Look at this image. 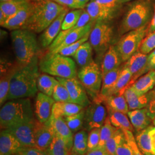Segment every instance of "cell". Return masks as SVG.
Here are the masks:
<instances>
[{
  "label": "cell",
  "instance_id": "ab89813d",
  "mask_svg": "<svg viewBox=\"0 0 155 155\" xmlns=\"http://www.w3.org/2000/svg\"><path fill=\"white\" fill-rule=\"evenodd\" d=\"M125 137V134L121 129L117 128L115 132L106 143L105 149L109 155H115L117 148Z\"/></svg>",
  "mask_w": 155,
  "mask_h": 155
},
{
  "label": "cell",
  "instance_id": "db71d44e",
  "mask_svg": "<svg viewBox=\"0 0 155 155\" xmlns=\"http://www.w3.org/2000/svg\"><path fill=\"white\" fill-rule=\"evenodd\" d=\"M152 91L153 92V98L149 105L147 107V109L148 111V115L150 118L153 120L155 118V86Z\"/></svg>",
  "mask_w": 155,
  "mask_h": 155
},
{
  "label": "cell",
  "instance_id": "e7e4bbea",
  "mask_svg": "<svg viewBox=\"0 0 155 155\" xmlns=\"http://www.w3.org/2000/svg\"><path fill=\"white\" fill-rule=\"evenodd\" d=\"M21 155V154H20V153L19 152V153H16V154H15V155Z\"/></svg>",
  "mask_w": 155,
  "mask_h": 155
},
{
  "label": "cell",
  "instance_id": "74e56055",
  "mask_svg": "<svg viewBox=\"0 0 155 155\" xmlns=\"http://www.w3.org/2000/svg\"><path fill=\"white\" fill-rule=\"evenodd\" d=\"M30 1H31L29 0H27L21 1L0 2V9L5 13L8 18L20 11Z\"/></svg>",
  "mask_w": 155,
  "mask_h": 155
},
{
  "label": "cell",
  "instance_id": "484cf974",
  "mask_svg": "<svg viewBox=\"0 0 155 155\" xmlns=\"http://www.w3.org/2000/svg\"><path fill=\"white\" fill-rule=\"evenodd\" d=\"M18 66V64L17 63L16 66L10 67L9 68L5 69V71H2V70H1L0 105L1 106L7 101V98L9 91L12 79L16 71Z\"/></svg>",
  "mask_w": 155,
  "mask_h": 155
},
{
  "label": "cell",
  "instance_id": "f5cc1de1",
  "mask_svg": "<svg viewBox=\"0 0 155 155\" xmlns=\"http://www.w3.org/2000/svg\"><path fill=\"white\" fill-rule=\"evenodd\" d=\"M61 5L72 9H81L76 0H52Z\"/></svg>",
  "mask_w": 155,
  "mask_h": 155
},
{
  "label": "cell",
  "instance_id": "7a4b0ae2",
  "mask_svg": "<svg viewBox=\"0 0 155 155\" xmlns=\"http://www.w3.org/2000/svg\"><path fill=\"white\" fill-rule=\"evenodd\" d=\"M31 2L33 8L32 14L22 29L36 33L44 31L62 12L68 8L52 0H39Z\"/></svg>",
  "mask_w": 155,
  "mask_h": 155
},
{
  "label": "cell",
  "instance_id": "f907efd6",
  "mask_svg": "<svg viewBox=\"0 0 155 155\" xmlns=\"http://www.w3.org/2000/svg\"><path fill=\"white\" fill-rule=\"evenodd\" d=\"M151 70H155V49L150 53L149 55H148L147 64L143 71L141 72V76Z\"/></svg>",
  "mask_w": 155,
  "mask_h": 155
},
{
  "label": "cell",
  "instance_id": "8fae6325",
  "mask_svg": "<svg viewBox=\"0 0 155 155\" xmlns=\"http://www.w3.org/2000/svg\"><path fill=\"white\" fill-rule=\"evenodd\" d=\"M56 79L66 87L72 103L82 106L84 108L91 103L86 90L77 78L56 77Z\"/></svg>",
  "mask_w": 155,
  "mask_h": 155
},
{
  "label": "cell",
  "instance_id": "816d5d0a",
  "mask_svg": "<svg viewBox=\"0 0 155 155\" xmlns=\"http://www.w3.org/2000/svg\"><path fill=\"white\" fill-rule=\"evenodd\" d=\"M20 153L21 155H48L45 150L36 147L24 148Z\"/></svg>",
  "mask_w": 155,
  "mask_h": 155
},
{
  "label": "cell",
  "instance_id": "7402d4cb",
  "mask_svg": "<svg viewBox=\"0 0 155 155\" xmlns=\"http://www.w3.org/2000/svg\"><path fill=\"white\" fill-rule=\"evenodd\" d=\"M122 62V59L116 46L111 45L104 54L101 63V69L102 75L120 67Z\"/></svg>",
  "mask_w": 155,
  "mask_h": 155
},
{
  "label": "cell",
  "instance_id": "6125c7cd",
  "mask_svg": "<svg viewBox=\"0 0 155 155\" xmlns=\"http://www.w3.org/2000/svg\"><path fill=\"white\" fill-rule=\"evenodd\" d=\"M70 155H76V154H75V153H73V152H71V153H70Z\"/></svg>",
  "mask_w": 155,
  "mask_h": 155
},
{
  "label": "cell",
  "instance_id": "44dd1931",
  "mask_svg": "<svg viewBox=\"0 0 155 155\" xmlns=\"http://www.w3.org/2000/svg\"><path fill=\"white\" fill-rule=\"evenodd\" d=\"M147 54H144L138 51L133 54L123 66L124 67L128 68L133 75L132 85L137 78L141 77V72L143 71L147 64Z\"/></svg>",
  "mask_w": 155,
  "mask_h": 155
},
{
  "label": "cell",
  "instance_id": "277c9868",
  "mask_svg": "<svg viewBox=\"0 0 155 155\" xmlns=\"http://www.w3.org/2000/svg\"><path fill=\"white\" fill-rule=\"evenodd\" d=\"M35 33L25 29L12 31L11 38L17 63L24 66L38 56L39 47Z\"/></svg>",
  "mask_w": 155,
  "mask_h": 155
},
{
  "label": "cell",
  "instance_id": "bcb514c9",
  "mask_svg": "<svg viewBox=\"0 0 155 155\" xmlns=\"http://www.w3.org/2000/svg\"><path fill=\"white\" fill-rule=\"evenodd\" d=\"M122 130L125 134V136L127 141V143L131 149L132 155H144L139 148L136 139L133 135V132L127 129H122Z\"/></svg>",
  "mask_w": 155,
  "mask_h": 155
},
{
  "label": "cell",
  "instance_id": "6da1fadb",
  "mask_svg": "<svg viewBox=\"0 0 155 155\" xmlns=\"http://www.w3.org/2000/svg\"><path fill=\"white\" fill-rule=\"evenodd\" d=\"M36 56L28 64L18 66L12 78L7 101L33 97L38 93L39 62Z\"/></svg>",
  "mask_w": 155,
  "mask_h": 155
},
{
  "label": "cell",
  "instance_id": "9c48e42d",
  "mask_svg": "<svg viewBox=\"0 0 155 155\" xmlns=\"http://www.w3.org/2000/svg\"><path fill=\"white\" fill-rule=\"evenodd\" d=\"M113 30L107 21L95 22L89 36V42L98 56L104 55L110 46Z\"/></svg>",
  "mask_w": 155,
  "mask_h": 155
},
{
  "label": "cell",
  "instance_id": "5bb4252c",
  "mask_svg": "<svg viewBox=\"0 0 155 155\" xmlns=\"http://www.w3.org/2000/svg\"><path fill=\"white\" fill-rule=\"evenodd\" d=\"M55 102L52 97L41 92L38 93L35 100V108L36 119L42 123L47 122L51 116L52 107Z\"/></svg>",
  "mask_w": 155,
  "mask_h": 155
},
{
  "label": "cell",
  "instance_id": "ba28073f",
  "mask_svg": "<svg viewBox=\"0 0 155 155\" xmlns=\"http://www.w3.org/2000/svg\"><path fill=\"white\" fill-rule=\"evenodd\" d=\"M148 28L149 25H146L122 35L116 45L122 62L127 61L139 51L143 40L148 33Z\"/></svg>",
  "mask_w": 155,
  "mask_h": 155
},
{
  "label": "cell",
  "instance_id": "836d02e7",
  "mask_svg": "<svg viewBox=\"0 0 155 155\" xmlns=\"http://www.w3.org/2000/svg\"><path fill=\"white\" fill-rule=\"evenodd\" d=\"M107 111L109 120L114 127L121 129H127L133 132L134 128L130 121L129 117L127 116V114L110 109H107Z\"/></svg>",
  "mask_w": 155,
  "mask_h": 155
},
{
  "label": "cell",
  "instance_id": "9a60e30c",
  "mask_svg": "<svg viewBox=\"0 0 155 155\" xmlns=\"http://www.w3.org/2000/svg\"><path fill=\"white\" fill-rule=\"evenodd\" d=\"M139 148L144 155H155V127L149 126L136 136Z\"/></svg>",
  "mask_w": 155,
  "mask_h": 155
},
{
  "label": "cell",
  "instance_id": "11a10c76",
  "mask_svg": "<svg viewBox=\"0 0 155 155\" xmlns=\"http://www.w3.org/2000/svg\"><path fill=\"white\" fill-rule=\"evenodd\" d=\"M85 155H109L105 148H100L99 147L93 150L88 151Z\"/></svg>",
  "mask_w": 155,
  "mask_h": 155
},
{
  "label": "cell",
  "instance_id": "c3c4849f",
  "mask_svg": "<svg viewBox=\"0 0 155 155\" xmlns=\"http://www.w3.org/2000/svg\"><path fill=\"white\" fill-rule=\"evenodd\" d=\"M96 2L103 6L106 9L116 13L120 8L122 3L119 0H94Z\"/></svg>",
  "mask_w": 155,
  "mask_h": 155
},
{
  "label": "cell",
  "instance_id": "b9f144b4",
  "mask_svg": "<svg viewBox=\"0 0 155 155\" xmlns=\"http://www.w3.org/2000/svg\"><path fill=\"white\" fill-rule=\"evenodd\" d=\"M83 11V9H77L68 12L62 23L61 30H67L74 27L78 21Z\"/></svg>",
  "mask_w": 155,
  "mask_h": 155
},
{
  "label": "cell",
  "instance_id": "680465c9",
  "mask_svg": "<svg viewBox=\"0 0 155 155\" xmlns=\"http://www.w3.org/2000/svg\"><path fill=\"white\" fill-rule=\"evenodd\" d=\"M77 1L78 5L81 7V9H84L85 6L89 2L90 0H76Z\"/></svg>",
  "mask_w": 155,
  "mask_h": 155
},
{
  "label": "cell",
  "instance_id": "3957f363",
  "mask_svg": "<svg viewBox=\"0 0 155 155\" xmlns=\"http://www.w3.org/2000/svg\"><path fill=\"white\" fill-rule=\"evenodd\" d=\"M33 111L29 98L9 100L1 107L0 110L1 129L34 120Z\"/></svg>",
  "mask_w": 155,
  "mask_h": 155
},
{
  "label": "cell",
  "instance_id": "03108f58",
  "mask_svg": "<svg viewBox=\"0 0 155 155\" xmlns=\"http://www.w3.org/2000/svg\"><path fill=\"white\" fill-rule=\"evenodd\" d=\"M31 1H39V0H29Z\"/></svg>",
  "mask_w": 155,
  "mask_h": 155
},
{
  "label": "cell",
  "instance_id": "ffe728a7",
  "mask_svg": "<svg viewBox=\"0 0 155 155\" xmlns=\"http://www.w3.org/2000/svg\"><path fill=\"white\" fill-rule=\"evenodd\" d=\"M32 9V2L30 1L20 11L9 17L1 27L12 31L22 29L31 16Z\"/></svg>",
  "mask_w": 155,
  "mask_h": 155
},
{
  "label": "cell",
  "instance_id": "603a6c76",
  "mask_svg": "<svg viewBox=\"0 0 155 155\" xmlns=\"http://www.w3.org/2000/svg\"><path fill=\"white\" fill-rule=\"evenodd\" d=\"M84 8L91 17L92 21L95 22L97 21H107L113 18L115 15L114 13L98 4L94 0H90Z\"/></svg>",
  "mask_w": 155,
  "mask_h": 155
},
{
  "label": "cell",
  "instance_id": "7dc6e473",
  "mask_svg": "<svg viewBox=\"0 0 155 155\" xmlns=\"http://www.w3.org/2000/svg\"><path fill=\"white\" fill-rule=\"evenodd\" d=\"M101 128H95L89 132L87 152L98 147L100 141Z\"/></svg>",
  "mask_w": 155,
  "mask_h": 155
},
{
  "label": "cell",
  "instance_id": "83f0119b",
  "mask_svg": "<svg viewBox=\"0 0 155 155\" xmlns=\"http://www.w3.org/2000/svg\"><path fill=\"white\" fill-rule=\"evenodd\" d=\"M95 22V21H92L83 27L78 28L77 29L72 31L71 32L68 33L64 38L61 44L59 45L57 48H56L54 51L50 52L56 54L58 51L61 50V48L66 47L69 45H71L72 43L77 41L79 40L82 39L86 34L91 32Z\"/></svg>",
  "mask_w": 155,
  "mask_h": 155
},
{
  "label": "cell",
  "instance_id": "f1b7e54d",
  "mask_svg": "<svg viewBox=\"0 0 155 155\" xmlns=\"http://www.w3.org/2000/svg\"><path fill=\"white\" fill-rule=\"evenodd\" d=\"M138 94H146L155 87V70H151L139 78L131 86Z\"/></svg>",
  "mask_w": 155,
  "mask_h": 155
},
{
  "label": "cell",
  "instance_id": "cb8c5ba5",
  "mask_svg": "<svg viewBox=\"0 0 155 155\" xmlns=\"http://www.w3.org/2000/svg\"><path fill=\"white\" fill-rule=\"evenodd\" d=\"M127 115L132 125L137 132L150 126L151 118L148 115L147 107L129 111Z\"/></svg>",
  "mask_w": 155,
  "mask_h": 155
},
{
  "label": "cell",
  "instance_id": "f35d334b",
  "mask_svg": "<svg viewBox=\"0 0 155 155\" xmlns=\"http://www.w3.org/2000/svg\"><path fill=\"white\" fill-rule=\"evenodd\" d=\"M117 129L114 127L110 122L109 117H107L102 127H101L100 141L98 147L100 148H105L106 144L110 139L113 133Z\"/></svg>",
  "mask_w": 155,
  "mask_h": 155
},
{
  "label": "cell",
  "instance_id": "8d00e7d4",
  "mask_svg": "<svg viewBox=\"0 0 155 155\" xmlns=\"http://www.w3.org/2000/svg\"><path fill=\"white\" fill-rule=\"evenodd\" d=\"M45 151L48 155H70L71 152V150L67 148L65 142L56 134H55L49 147Z\"/></svg>",
  "mask_w": 155,
  "mask_h": 155
},
{
  "label": "cell",
  "instance_id": "9f6ffc18",
  "mask_svg": "<svg viewBox=\"0 0 155 155\" xmlns=\"http://www.w3.org/2000/svg\"><path fill=\"white\" fill-rule=\"evenodd\" d=\"M154 31H155V9L154 15L153 16V17L152 18V20H151L150 24L149 25L148 33H151V32H153Z\"/></svg>",
  "mask_w": 155,
  "mask_h": 155
},
{
  "label": "cell",
  "instance_id": "e575fe53",
  "mask_svg": "<svg viewBox=\"0 0 155 155\" xmlns=\"http://www.w3.org/2000/svg\"><path fill=\"white\" fill-rule=\"evenodd\" d=\"M56 78L46 74H40L37 81V86L40 92L52 97L56 85L58 83Z\"/></svg>",
  "mask_w": 155,
  "mask_h": 155
},
{
  "label": "cell",
  "instance_id": "681fc988",
  "mask_svg": "<svg viewBox=\"0 0 155 155\" xmlns=\"http://www.w3.org/2000/svg\"><path fill=\"white\" fill-rule=\"evenodd\" d=\"M115 155H132V150L127 143L125 136L118 146Z\"/></svg>",
  "mask_w": 155,
  "mask_h": 155
},
{
  "label": "cell",
  "instance_id": "4316f807",
  "mask_svg": "<svg viewBox=\"0 0 155 155\" xmlns=\"http://www.w3.org/2000/svg\"><path fill=\"white\" fill-rule=\"evenodd\" d=\"M84 109L83 106L72 102H57L54 104L51 116L66 117L76 114Z\"/></svg>",
  "mask_w": 155,
  "mask_h": 155
},
{
  "label": "cell",
  "instance_id": "be15d7a7",
  "mask_svg": "<svg viewBox=\"0 0 155 155\" xmlns=\"http://www.w3.org/2000/svg\"><path fill=\"white\" fill-rule=\"evenodd\" d=\"M153 124L155 125V118L153 120Z\"/></svg>",
  "mask_w": 155,
  "mask_h": 155
},
{
  "label": "cell",
  "instance_id": "30bf717a",
  "mask_svg": "<svg viewBox=\"0 0 155 155\" xmlns=\"http://www.w3.org/2000/svg\"><path fill=\"white\" fill-rule=\"evenodd\" d=\"M107 118V110L102 102L93 101L84 112L83 127L87 132L95 128H101Z\"/></svg>",
  "mask_w": 155,
  "mask_h": 155
},
{
  "label": "cell",
  "instance_id": "7c38bea8",
  "mask_svg": "<svg viewBox=\"0 0 155 155\" xmlns=\"http://www.w3.org/2000/svg\"><path fill=\"white\" fill-rule=\"evenodd\" d=\"M35 120L12 126L5 130L12 134L25 148L36 147Z\"/></svg>",
  "mask_w": 155,
  "mask_h": 155
},
{
  "label": "cell",
  "instance_id": "d6986e66",
  "mask_svg": "<svg viewBox=\"0 0 155 155\" xmlns=\"http://www.w3.org/2000/svg\"><path fill=\"white\" fill-rule=\"evenodd\" d=\"M24 148L12 134L5 129L1 130L0 155H15Z\"/></svg>",
  "mask_w": 155,
  "mask_h": 155
},
{
  "label": "cell",
  "instance_id": "7bdbcfd3",
  "mask_svg": "<svg viewBox=\"0 0 155 155\" xmlns=\"http://www.w3.org/2000/svg\"><path fill=\"white\" fill-rule=\"evenodd\" d=\"M52 97L56 102H72L66 87L59 82L56 85Z\"/></svg>",
  "mask_w": 155,
  "mask_h": 155
},
{
  "label": "cell",
  "instance_id": "60d3db41",
  "mask_svg": "<svg viewBox=\"0 0 155 155\" xmlns=\"http://www.w3.org/2000/svg\"><path fill=\"white\" fill-rule=\"evenodd\" d=\"M84 112L85 110L78 113L76 114L71 116L63 117L66 122L67 125L71 130L73 133L78 132L84 126Z\"/></svg>",
  "mask_w": 155,
  "mask_h": 155
},
{
  "label": "cell",
  "instance_id": "ac0fdd59",
  "mask_svg": "<svg viewBox=\"0 0 155 155\" xmlns=\"http://www.w3.org/2000/svg\"><path fill=\"white\" fill-rule=\"evenodd\" d=\"M124 95L127 102L129 110H133L147 107L153 98V92L151 90L146 94L140 95L130 86L125 91Z\"/></svg>",
  "mask_w": 155,
  "mask_h": 155
},
{
  "label": "cell",
  "instance_id": "52a82bcc",
  "mask_svg": "<svg viewBox=\"0 0 155 155\" xmlns=\"http://www.w3.org/2000/svg\"><path fill=\"white\" fill-rule=\"evenodd\" d=\"M78 78L93 101H97L100 97L103 75L101 69L93 61L89 65L81 67Z\"/></svg>",
  "mask_w": 155,
  "mask_h": 155
},
{
  "label": "cell",
  "instance_id": "94428289",
  "mask_svg": "<svg viewBox=\"0 0 155 155\" xmlns=\"http://www.w3.org/2000/svg\"><path fill=\"white\" fill-rule=\"evenodd\" d=\"M120 1V2L121 3H124V2H129L130 1H133V0H119Z\"/></svg>",
  "mask_w": 155,
  "mask_h": 155
},
{
  "label": "cell",
  "instance_id": "d590c367",
  "mask_svg": "<svg viewBox=\"0 0 155 155\" xmlns=\"http://www.w3.org/2000/svg\"><path fill=\"white\" fill-rule=\"evenodd\" d=\"M87 130H82L75 134L71 152L77 155H85L87 152L89 134Z\"/></svg>",
  "mask_w": 155,
  "mask_h": 155
},
{
  "label": "cell",
  "instance_id": "e0dca14e",
  "mask_svg": "<svg viewBox=\"0 0 155 155\" xmlns=\"http://www.w3.org/2000/svg\"><path fill=\"white\" fill-rule=\"evenodd\" d=\"M69 8H67L56 18L54 21L44 31L40 38V41L43 48L49 47L60 33L64 18Z\"/></svg>",
  "mask_w": 155,
  "mask_h": 155
},
{
  "label": "cell",
  "instance_id": "2e32d148",
  "mask_svg": "<svg viewBox=\"0 0 155 155\" xmlns=\"http://www.w3.org/2000/svg\"><path fill=\"white\" fill-rule=\"evenodd\" d=\"M46 124L53 128L55 134L61 138L66 144L67 148L71 150L74 143V133L67 125L63 117H50Z\"/></svg>",
  "mask_w": 155,
  "mask_h": 155
},
{
  "label": "cell",
  "instance_id": "1f68e13d",
  "mask_svg": "<svg viewBox=\"0 0 155 155\" xmlns=\"http://www.w3.org/2000/svg\"><path fill=\"white\" fill-rule=\"evenodd\" d=\"M103 103L105 104L107 109L121 112L124 114H127L129 111L128 105L124 94L108 96L104 99Z\"/></svg>",
  "mask_w": 155,
  "mask_h": 155
},
{
  "label": "cell",
  "instance_id": "4fadbf2b",
  "mask_svg": "<svg viewBox=\"0 0 155 155\" xmlns=\"http://www.w3.org/2000/svg\"><path fill=\"white\" fill-rule=\"evenodd\" d=\"M55 132L50 125L35 120V140L36 147L46 150L55 136Z\"/></svg>",
  "mask_w": 155,
  "mask_h": 155
},
{
  "label": "cell",
  "instance_id": "d6a6232c",
  "mask_svg": "<svg viewBox=\"0 0 155 155\" xmlns=\"http://www.w3.org/2000/svg\"><path fill=\"white\" fill-rule=\"evenodd\" d=\"M132 78L133 75L128 68L123 67L116 83L112 89L109 96L112 95L124 94L125 91L132 86Z\"/></svg>",
  "mask_w": 155,
  "mask_h": 155
},
{
  "label": "cell",
  "instance_id": "f6af8a7d",
  "mask_svg": "<svg viewBox=\"0 0 155 155\" xmlns=\"http://www.w3.org/2000/svg\"><path fill=\"white\" fill-rule=\"evenodd\" d=\"M147 35L143 40L139 50L144 54H148L155 49V31Z\"/></svg>",
  "mask_w": 155,
  "mask_h": 155
},
{
  "label": "cell",
  "instance_id": "8992f818",
  "mask_svg": "<svg viewBox=\"0 0 155 155\" xmlns=\"http://www.w3.org/2000/svg\"><path fill=\"white\" fill-rule=\"evenodd\" d=\"M39 68L42 72L62 78L77 77L75 62L68 56L48 52L40 61Z\"/></svg>",
  "mask_w": 155,
  "mask_h": 155
},
{
  "label": "cell",
  "instance_id": "5b68a950",
  "mask_svg": "<svg viewBox=\"0 0 155 155\" xmlns=\"http://www.w3.org/2000/svg\"><path fill=\"white\" fill-rule=\"evenodd\" d=\"M152 16V6L148 0H138L131 4L125 13L120 26V34L148 25Z\"/></svg>",
  "mask_w": 155,
  "mask_h": 155
},
{
  "label": "cell",
  "instance_id": "d4e9b609",
  "mask_svg": "<svg viewBox=\"0 0 155 155\" xmlns=\"http://www.w3.org/2000/svg\"><path fill=\"white\" fill-rule=\"evenodd\" d=\"M122 67H119L110 72H107L103 76L102 87L101 90L100 97L97 101L103 102L104 99L109 96L112 89L116 83L117 79L122 71Z\"/></svg>",
  "mask_w": 155,
  "mask_h": 155
},
{
  "label": "cell",
  "instance_id": "f546056e",
  "mask_svg": "<svg viewBox=\"0 0 155 155\" xmlns=\"http://www.w3.org/2000/svg\"><path fill=\"white\" fill-rule=\"evenodd\" d=\"M91 21H92L91 17L89 15L87 12L85 10V9H83V12L81 14V16L80 17L77 24L70 29L67 30H61L60 33L58 35V36L54 40V41L52 42V43L50 45V47H48L49 52H52L61 45L64 38L68 33L71 32L72 31L77 29L78 28L83 27Z\"/></svg>",
  "mask_w": 155,
  "mask_h": 155
},
{
  "label": "cell",
  "instance_id": "91938a15",
  "mask_svg": "<svg viewBox=\"0 0 155 155\" xmlns=\"http://www.w3.org/2000/svg\"><path fill=\"white\" fill-rule=\"evenodd\" d=\"M27 0H0V2H9V1H21Z\"/></svg>",
  "mask_w": 155,
  "mask_h": 155
},
{
  "label": "cell",
  "instance_id": "6f0895ef",
  "mask_svg": "<svg viewBox=\"0 0 155 155\" xmlns=\"http://www.w3.org/2000/svg\"><path fill=\"white\" fill-rule=\"evenodd\" d=\"M7 19H8V18L5 15V13L0 9V24H1V26H2L5 22Z\"/></svg>",
  "mask_w": 155,
  "mask_h": 155
},
{
  "label": "cell",
  "instance_id": "ee69618b",
  "mask_svg": "<svg viewBox=\"0 0 155 155\" xmlns=\"http://www.w3.org/2000/svg\"><path fill=\"white\" fill-rule=\"evenodd\" d=\"M90 33V32L86 34L82 39L79 40L78 41L72 43L71 45H69L66 47L61 48V50L58 51L56 54H60L61 55L66 56H72L75 54L78 49L81 47V45H83L84 43H85L89 40Z\"/></svg>",
  "mask_w": 155,
  "mask_h": 155
},
{
  "label": "cell",
  "instance_id": "4dcf8cb0",
  "mask_svg": "<svg viewBox=\"0 0 155 155\" xmlns=\"http://www.w3.org/2000/svg\"><path fill=\"white\" fill-rule=\"evenodd\" d=\"M93 50V48L89 41H87L81 45L72 57L81 67L87 66L94 61Z\"/></svg>",
  "mask_w": 155,
  "mask_h": 155
}]
</instances>
